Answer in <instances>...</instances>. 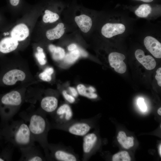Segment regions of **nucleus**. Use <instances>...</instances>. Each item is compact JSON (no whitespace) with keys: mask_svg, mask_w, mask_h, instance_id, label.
<instances>
[{"mask_svg":"<svg viewBox=\"0 0 161 161\" xmlns=\"http://www.w3.org/2000/svg\"><path fill=\"white\" fill-rule=\"evenodd\" d=\"M42 10L39 2L29 5L20 18L14 22L7 24L0 30V56L27 45Z\"/></svg>","mask_w":161,"mask_h":161,"instance_id":"obj_1","label":"nucleus"},{"mask_svg":"<svg viewBox=\"0 0 161 161\" xmlns=\"http://www.w3.org/2000/svg\"><path fill=\"white\" fill-rule=\"evenodd\" d=\"M46 114L41 109L23 111L19 114L20 117L27 124L35 142H38L44 149L45 153L49 143L48 133L51 129Z\"/></svg>","mask_w":161,"mask_h":161,"instance_id":"obj_2","label":"nucleus"},{"mask_svg":"<svg viewBox=\"0 0 161 161\" xmlns=\"http://www.w3.org/2000/svg\"><path fill=\"white\" fill-rule=\"evenodd\" d=\"M4 140L19 149L35 145L28 126L22 119H12L0 126Z\"/></svg>","mask_w":161,"mask_h":161,"instance_id":"obj_3","label":"nucleus"},{"mask_svg":"<svg viewBox=\"0 0 161 161\" xmlns=\"http://www.w3.org/2000/svg\"><path fill=\"white\" fill-rule=\"evenodd\" d=\"M23 100L22 94L16 90L0 95V126L13 119L17 112Z\"/></svg>","mask_w":161,"mask_h":161,"instance_id":"obj_4","label":"nucleus"},{"mask_svg":"<svg viewBox=\"0 0 161 161\" xmlns=\"http://www.w3.org/2000/svg\"><path fill=\"white\" fill-rule=\"evenodd\" d=\"M40 2L42 9L40 16L41 17L40 21H37L35 27H42L55 23L60 18L56 10L62 3L55 0H45Z\"/></svg>","mask_w":161,"mask_h":161,"instance_id":"obj_5","label":"nucleus"},{"mask_svg":"<svg viewBox=\"0 0 161 161\" xmlns=\"http://www.w3.org/2000/svg\"><path fill=\"white\" fill-rule=\"evenodd\" d=\"M47 160L58 161H76L79 160L77 155L58 144L49 143L45 154Z\"/></svg>","mask_w":161,"mask_h":161,"instance_id":"obj_6","label":"nucleus"},{"mask_svg":"<svg viewBox=\"0 0 161 161\" xmlns=\"http://www.w3.org/2000/svg\"><path fill=\"white\" fill-rule=\"evenodd\" d=\"M91 128L92 126L88 119H86L72 120L67 123L57 127L55 129L64 130L76 136H83L89 133Z\"/></svg>","mask_w":161,"mask_h":161,"instance_id":"obj_7","label":"nucleus"},{"mask_svg":"<svg viewBox=\"0 0 161 161\" xmlns=\"http://www.w3.org/2000/svg\"><path fill=\"white\" fill-rule=\"evenodd\" d=\"M52 122L50 123V128L55 129L58 126L67 123L72 120L73 112L70 106L64 104L58 108L52 114Z\"/></svg>","mask_w":161,"mask_h":161,"instance_id":"obj_8","label":"nucleus"},{"mask_svg":"<svg viewBox=\"0 0 161 161\" xmlns=\"http://www.w3.org/2000/svg\"><path fill=\"white\" fill-rule=\"evenodd\" d=\"M43 32V33L32 35L31 39L32 38H34L36 42L42 38L50 41L58 39L61 37L65 32L64 24L62 22L58 23L55 26L46 30Z\"/></svg>","mask_w":161,"mask_h":161,"instance_id":"obj_9","label":"nucleus"},{"mask_svg":"<svg viewBox=\"0 0 161 161\" xmlns=\"http://www.w3.org/2000/svg\"><path fill=\"white\" fill-rule=\"evenodd\" d=\"M19 150L21 152V156L19 161H42L47 160L39 149L35 145Z\"/></svg>","mask_w":161,"mask_h":161,"instance_id":"obj_10","label":"nucleus"},{"mask_svg":"<svg viewBox=\"0 0 161 161\" xmlns=\"http://www.w3.org/2000/svg\"><path fill=\"white\" fill-rule=\"evenodd\" d=\"M125 59L123 54L117 52H111L109 56L110 65L116 72L120 74L124 73L126 70V65L123 61Z\"/></svg>","mask_w":161,"mask_h":161,"instance_id":"obj_11","label":"nucleus"},{"mask_svg":"<svg viewBox=\"0 0 161 161\" xmlns=\"http://www.w3.org/2000/svg\"><path fill=\"white\" fill-rule=\"evenodd\" d=\"M83 160L88 159L97 140V137L94 133H88L83 136Z\"/></svg>","mask_w":161,"mask_h":161,"instance_id":"obj_12","label":"nucleus"},{"mask_svg":"<svg viewBox=\"0 0 161 161\" xmlns=\"http://www.w3.org/2000/svg\"><path fill=\"white\" fill-rule=\"evenodd\" d=\"M126 28L125 25L120 23H107L102 27V35L107 38H110L114 36L123 33Z\"/></svg>","mask_w":161,"mask_h":161,"instance_id":"obj_13","label":"nucleus"},{"mask_svg":"<svg viewBox=\"0 0 161 161\" xmlns=\"http://www.w3.org/2000/svg\"><path fill=\"white\" fill-rule=\"evenodd\" d=\"M58 100L55 97L49 95L42 98L40 100L41 109L45 112L51 115L58 108Z\"/></svg>","mask_w":161,"mask_h":161,"instance_id":"obj_14","label":"nucleus"},{"mask_svg":"<svg viewBox=\"0 0 161 161\" xmlns=\"http://www.w3.org/2000/svg\"><path fill=\"white\" fill-rule=\"evenodd\" d=\"M146 49L157 58H161V44L157 39L151 36H147L144 40Z\"/></svg>","mask_w":161,"mask_h":161,"instance_id":"obj_15","label":"nucleus"},{"mask_svg":"<svg viewBox=\"0 0 161 161\" xmlns=\"http://www.w3.org/2000/svg\"><path fill=\"white\" fill-rule=\"evenodd\" d=\"M135 55L138 61L147 69L151 70L155 67L156 62L154 58L150 55H145L144 51L142 50H137Z\"/></svg>","mask_w":161,"mask_h":161,"instance_id":"obj_16","label":"nucleus"},{"mask_svg":"<svg viewBox=\"0 0 161 161\" xmlns=\"http://www.w3.org/2000/svg\"><path fill=\"white\" fill-rule=\"evenodd\" d=\"M75 21L80 30L84 33L88 32L92 26V19L85 14H83L76 16Z\"/></svg>","mask_w":161,"mask_h":161,"instance_id":"obj_17","label":"nucleus"},{"mask_svg":"<svg viewBox=\"0 0 161 161\" xmlns=\"http://www.w3.org/2000/svg\"><path fill=\"white\" fill-rule=\"evenodd\" d=\"M9 8L14 14L23 13L27 9L29 5L24 0H7Z\"/></svg>","mask_w":161,"mask_h":161,"instance_id":"obj_18","label":"nucleus"},{"mask_svg":"<svg viewBox=\"0 0 161 161\" xmlns=\"http://www.w3.org/2000/svg\"><path fill=\"white\" fill-rule=\"evenodd\" d=\"M77 89L80 95L88 98L95 99L97 97V95L94 93L95 90L93 87L90 86L87 88L83 85L79 84L77 86Z\"/></svg>","mask_w":161,"mask_h":161,"instance_id":"obj_19","label":"nucleus"},{"mask_svg":"<svg viewBox=\"0 0 161 161\" xmlns=\"http://www.w3.org/2000/svg\"><path fill=\"white\" fill-rule=\"evenodd\" d=\"M48 48L54 60L58 61L64 58L65 52L63 48L52 44H50L48 46Z\"/></svg>","mask_w":161,"mask_h":161,"instance_id":"obj_20","label":"nucleus"},{"mask_svg":"<svg viewBox=\"0 0 161 161\" xmlns=\"http://www.w3.org/2000/svg\"><path fill=\"white\" fill-rule=\"evenodd\" d=\"M14 147L11 144L7 143L0 152V161L12 160Z\"/></svg>","mask_w":161,"mask_h":161,"instance_id":"obj_21","label":"nucleus"},{"mask_svg":"<svg viewBox=\"0 0 161 161\" xmlns=\"http://www.w3.org/2000/svg\"><path fill=\"white\" fill-rule=\"evenodd\" d=\"M35 44L36 45L34 53L35 57L41 65H44L46 64L47 61L43 49L40 46L38 45L37 42Z\"/></svg>","mask_w":161,"mask_h":161,"instance_id":"obj_22","label":"nucleus"},{"mask_svg":"<svg viewBox=\"0 0 161 161\" xmlns=\"http://www.w3.org/2000/svg\"><path fill=\"white\" fill-rule=\"evenodd\" d=\"M151 8L148 4H144L140 5L135 11L136 15L141 17H146L150 13Z\"/></svg>","mask_w":161,"mask_h":161,"instance_id":"obj_23","label":"nucleus"},{"mask_svg":"<svg viewBox=\"0 0 161 161\" xmlns=\"http://www.w3.org/2000/svg\"><path fill=\"white\" fill-rule=\"evenodd\" d=\"M80 54L79 50L76 49L65 55L64 57V61L67 63L72 64L78 58Z\"/></svg>","mask_w":161,"mask_h":161,"instance_id":"obj_24","label":"nucleus"},{"mask_svg":"<svg viewBox=\"0 0 161 161\" xmlns=\"http://www.w3.org/2000/svg\"><path fill=\"white\" fill-rule=\"evenodd\" d=\"M113 161H130L131 158L128 153L126 151L119 152L113 155Z\"/></svg>","mask_w":161,"mask_h":161,"instance_id":"obj_25","label":"nucleus"},{"mask_svg":"<svg viewBox=\"0 0 161 161\" xmlns=\"http://www.w3.org/2000/svg\"><path fill=\"white\" fill-rule=\"evenodd\" d=\"M53 69L48 67L39 75V78L41 80L47 82L50 81L52 79L51 75L54 72Z\"/></svg>","mask_w":161,"mask_h":161,"instance_id":"obj_26","label":"nucleus"},{"mask_svg":"<svg viewBox=\"0 0 161 161\" xmlns=\"http://www.w3.org/2000/svg\"><path fill=\"white\" fill-rule=\"evenodd\" d=\"M62 95L65 100L69 103H72L75 101V98L71 95L68 94L66 91L64 90L62 92Z\"/></svg>","mask_w":161,"mask_h":161,"instance_id":"obj_27","label":"nucleus"},{"mask_svg":"<svg viewBox=\"0 0 161 161\" xmlns=\"http://www.w3.org/2000/svg\"><path fill=\"white\" fill-rule=\"evenodd\" d=\"M137 103L142 111L144 112L146 111L147 109V107L144 101V100L143 98H139L137 100Z\"/></svg>","mask_w":161,"mask_h":161,"instance_id":"obj_28","label":"nucleus"},{"mask_svg":"<svg viewBox=\"0 0 161 161\" xmlns=\"http://www.w3.org/2000/svg\"><path fill=\"white\" fill-rule=\"evenodd\" d=\"M156 74L155 78L157 80L158 85L161 86V68H158L156 71Z\"/></svg>","mask_w":161,"mask_h":161,"instance_id":"obj_29","label":"nucleus"},{"mask_svg":"<svg viewBox=\"0 0 161 161\" xmlns=\"http://www.w3.org/2000/svg\"><path fill=\"white\" fill-rule=\"evenodd\" d=\"M69 89L72 96L74 97H77L78 96V93L75 88L72 87H69Z\"/></svg>","mask_w":161,"mask_h":161,"instance_id":"obj_30","label":"nucleus"},{"mask_svg":"<svg viewBox=\"0 0 161 161\" xmlns=\"http://www.w3.org/2000/svg\"><path fill=\"white\" fill-rule=\"evenodd\" d=\"M4 18L0 14V30L6 24L4 23Z\"/></svg>","mask_w":161,"mask_h":161,"instance_id":"obj_31","label":"nucleus"},{"mask_svg":"<svg viewBox=\"0 0 161 161\" xmlns=\"http://www.w3.org/2000/svg\"><path fill=\"white\" fill-rule=\"evenodd\" d=\"M77 47V46L76 44H72L68 46V49L69 51H71L76 49Z\"/></svg>","mask_w":161,"mask_h":161,"instance_id":"obj_32","label":"nucleus"},{"mask_svg":"<svg viewBox=\"0 0 161 161\" xmlns=\"http://www.w3.org/2000/svg\"><path fill=\"white\" fill-rule=\"evenodd\" d=\"M3 140H4L2 134L1 128L0 126V146Z\"/></svg>","mask_w":161,"mask_h":161,"instance_id":"obj_33","label":"nucleus"},{"mask_svg":"<svg viewBox=\"0 0 161 161\" xmlns=\"http://www.w3.org/2000/svg\"><path fill=\"white\" fill-rule=\"evenodd\" d=\"M140 0L145 2H150L152 1L153 0Z\"/></svg>","mask_w":161,"mask_h":161,"instance_id":"obj_34","label":"nucleus"},{"mask_svg":"<svg viewBox=\"0 0 161 161\" xmlns=\"http://www.w3.org/2000/svg\"><path fill=\"white\" fill-rule=\"evenodd\" d=\"M159 154L161 157V144H160L159 146Z\"/></svg>","mask_w":161,"mask_h":161,"instance_id":"obj_35","label":"nucleus"},{"mask_svg":"<svg viewBox=\"0 0 161 161\" xmlns=\"http://www.w3.org/2000/svg\"><path fill=\"white\" fill-rule=\"evenodd\" d=\"M158 114L160 116L161 115V108H160L157 111Z\"/></svg>","mask_w":161,"mask_h":161,"instance_id":"obj_36","label":"nucleus"},{"mask_svg":"<svg viewBox=\"0 0 161 161\" xmlns=\"http://www.w3.org/2000/svg\"><path fill=\"white\" fill-rule=\"evenodd\" d=\"M131 137L132 138V139L133 140H134V138L133 137L131 136Z\"/></svg>","mask_w":161,"mask_h":161,"instance_id":"obj_37","label":"nucleus"}]
</instances>
